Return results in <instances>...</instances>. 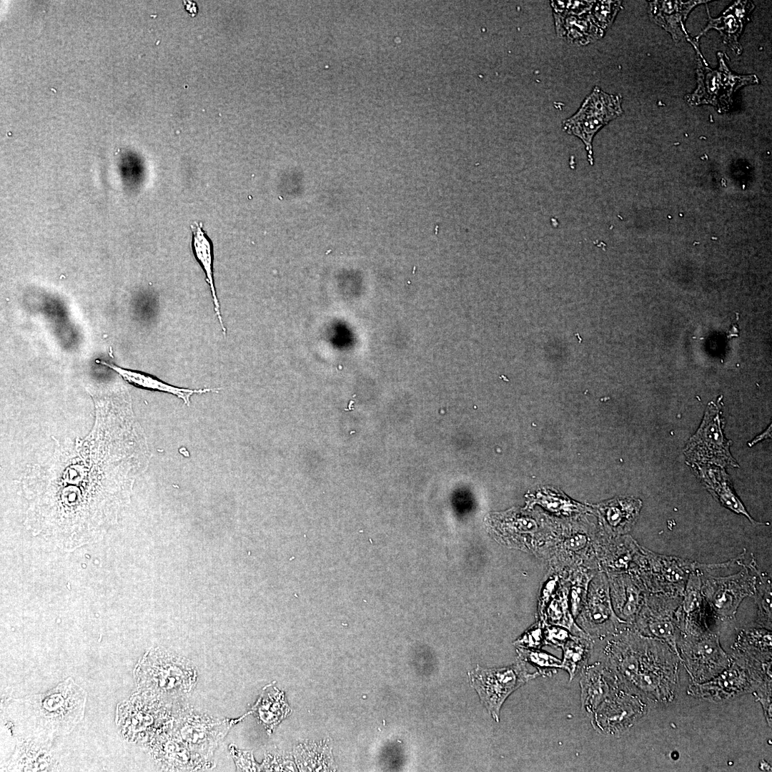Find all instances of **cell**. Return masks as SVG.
<instances>
[{
    "mask_svg": "<svg viewBox=\"0 0 772 772\" xmlns=\"http://www.w3.org/2000/svg\"><path fill=\"white\" fill-rule=\"evenodd\" d=\"M95 420L84 438L66 439L33 466L23 489L33 535L72 551L102 540L129 501L149 450L124 397H94Z\"/></svg>",
    "mask_w": 772,
    "mask_h": 772,
    "instance_id": "obj_1",
    "label": "cell"
},
{
    "mask_svg": "<svg viewBox=\"0 0 772 772\" xmlns=\"http://www.w3.org/2000/svg\"><path fill=\"white\" fill-rule=\"evenodd\" d=\"M86 698V692L69 677L45 693L9 698L3 710L16 735L60 741L82 721Z\"/></svg>",
    "mask_w": 772,
    "mask_h": 772,
    "instance_id": "obj_2",
    "label": "cell"
},
{
    "mask_svg": "<svg viewBox=\"0 0 772 772\" xmlns=\"http://www.w3.org/2000/svg\"><path fill=\"white\" fill-rule=\"evenodd\" d=\"M686 39L691 43L696 52L697 83L696 89L685 96L691 105H711L719 113L727 112L733 104V94L741 87L758 84L755 74L741 75L733 72L726 64L723 53L717 52L718 66L711 69L706 61L700 49L698 42L688 36Z\"/></svg>",
    "mask_w": 772,
    "mask_h": 772,
    "instance_id": "obj_3",
    "label": "cell"
},
{
    "mask_svg": "<svg viewBox=\"0 0 772 772\" xmlns=\"http://www.w3.org/2000/svg\"><path fill=\"white\" fill-rule=\"evenodd\" d=\"M134 676L139 688L166 696L188 692L195 681L187 662L158 648L145 654Z\"/></svg>",
    "mask_w": 772,
    "mask_h": 772,
    "instance_id": "obj_4",
    "label": "cell"
},
{
    "mask_svg": "<svg viewBox=\"0 0 772 772\" xmlns=\"http://www.w3.org/2000/svg\"><path fill=\"white\" fill-rule=\"evenodd\" d=\"M696 563L703 597L718 615L723 618L733 617L743 598L754 596L758 571L753 560L743 564L738 572L722 576L701 570Z\"/></svg>",
    "mask_w": 772,
    "mask_h": 772,
    "instance_id": "obj_5",
    "label": "cell"
},
{
    "mask_svg": "<svg viewBox=\"0 0 772 772\" xmlns=\"http://www.w3.org/2000/svg\"><path fill=\"white\" fill-rule=\"evenodd\" d=\"M622 97L610 94L598 86L586 96L575 114L563 122V129L580 139L585 147L588 160L593 165V141L604 126L623 113Z\"/></svg>",
    "mask_w": 772,
    "mask_h": 772,
    "instance_id": "obj_6",
    "label": "cell"
},
{
    "mask_svg": "<svg viewBox=\"0 0 772 772\" xmlns=\"http://www.w3.org/2000/svg\"><path fill=\"white\" fill-rule=\"evenodd\" d=\"M469 675L480 701L496 722L500 721V710L506 698L529 681L540 676L537 672L530 673L527 663L521 660L503 668L477 666Z\"/></svg>",
    "mask_w": 772,
    "mask_h": 772,
    "instance_id": "obj_7",
    "label": "cell"
},
{
    "mask_svg": "<svg viewBox=\"0 0 772 772\" xmlns=\"http://www.w3.org/2000/svg\"><path fill=\"white\" fill-rule=\"evenodd\" d=\"M723 418L718 405L711 402L703 421L685 449L688 458L697 463L719 466H738L729 450V442L723 432Z\"/></svg>",
    "mask_w": 772,
    "mask_h": 772,
    "instance_id": "obj_8",
    "label": "cell"
},
{
    "mask_svg": "<svg viewBox=\"0 0 772 772\" xmlns=\"http://www.w3.org/2000/svg\"><path fill=\"white\" fill-rule=\"evenodd\" d=\"M633 690L620 681L591 716L593 728L613 735L631 726L643 714V705Z\"/></svg>",
    "mask_w": 772,
    "mask_h": 772,
    "instance_id": "obj_9",
    "label": "cell"
},
{
    "mask_svg": "<svg viewBox=\"0 0 772 772\" xmlns=\"http://www.w3.org/2000/svg\"><path fill=\"white\" fill-rule=\"evenodd\" d=\"M641 565L645 585L652 593L683 596L695 562L646 550Z\"/></svg>",
    "mask_w": 772,
    "mask_h": 772,
    "instance_id": "obj_10",
    "label": "cell"
},
{
    "mask_svg": "<svg viewBox=\"0 0 772 772\" xmlns=\"http://www.w3.org/2000/svg\"><path fill=\"white\" fill-rule=\"evenodd\" d=\"M682 596L652 593L641 607L636 618L640 629L675 645L676 621Z\"/></svg>",
    "mask_w": 772,
    "mask_h": 772,
    "instance_id": "obj_11",
    "label": "cell"
},
{
    "mask_svg": "<svg viewBox=\"0 0 772 772\" xmlns=\"http://www.w3.org/2000/svg\"><path fill=\"white\" fill-rule=\"evenodd\" d=\"M59 741L16 735L6 771H54L59 765Z\"/></svg>",
    "mask_w": 772,
    "mask_h": 772,
    "instance_id": "obj_12",
    "label": "cell"
},
{
    "mask_svg": "<svg viewBox=\"0 0 772 772\" xmlns=\"http://www.w3.org/2000/svg\"><path fill=\"white\" fill-rule=\"evenodd\" d=\"M580 673L581 708L590 718L599 705L619 684L620 680L600 660L587 664Z\"/></svg>",
    "mask_w": 772,
    "mask_h": 772,
    "instance_id": "obj_13",
    "label": "cell"
},
{
    "mask_svg": "<svg viewBox=\"0 0 772 772\" xmlns=\"http://www.w3.org/2000/svg\"><path fill=\"white\" fill-rule=\"evenodd\" d=\"M755 5L750 1H737L728 6L717 18L711 17L706 6L708 22L705 29L697 36L698 39L711 29L717 30L723 41L737 55L742 53V46L738 39L745 25L750 21Z\"/></svg>",
    "mask_w": 772,
    "mask_h": 772,
    "instance_id": "obj_14",
    "label": "cell"
},
{
    "mask_svg": "<svg viewBox=\"0 0 772 772\" xmlns=\"http://www.w3.org/2000/svg\"><path fill=\"white\" fill-rule=\"evenodd\" d=\"M707 1H653L649 2L648 14L652 21L663 27L675 41L689 35L685 21L690 11L698 4Z\"/></svg>",
    "mask_w": 772,
    "mask_h": 772,
    "instance_id": "obj_15",
    "label": "cell"
},
{
    "mask_svg": "<svg viewBox=\"0 0 772 772\" xmlns=\"http://www.w3.org/2000/svg\"><path fill=\"white\" fill-rule=\"evenodd\" d=\"M553 14L557 35L569 43L584 46L600 39L604 35V31L595 24L590 12L583 14Z\"/></svg>",
    "mask_w": 772,
    "mask_h": 772,
    "instance_id": "obj_16",
    "label": "cell"
},
{
    "mask_svg": "<svg viewBox=\"0 0 772 772\" xmlns=\"http://www.w3.org/2000/svg\"><path fill=\"white\" fill-rule=\"evenodd\" d=\"M580 622L593 635L613 633L620 621L614 613L606 590L599 598L591 599L580 615Z\"/></svg>",
    "mask_w": 772,
    "mask_h": 772,
    "instance_id": "obj_17",
    "label": "cell"
},
{
    "mask_svg": "<svg viewBox=\"0 0 772 772\" xmlns=\"http://www.w3.org/2000/svg\"><path fill=\"white\" fill-rule=\"evenodd\" d=\"M99 362L110 369H112L129 383L148 390L170 393L182 399L184 404L188 406L190 404L189 398L192 395L203 394L209 392H217V390H219V388L217 390L213 388L192 390L179 387L142 372L122 368L114 364H111L102 360H100Z\"/></svg>",
    "mask_w": 772,
    "mask_h": 772,
    "instance_id": "obj_18",
    "label": "cell"
},
{
    "mask_svg": "<svg viewBox=\"0 0 772 772\" xmlns=\"http://www.w3.org/2000/svg\"><path fill=\"white\" fill-rule=\"evenodd\" d=\"M191 228L192 231V248L194 257L205 273L206 281L209 286L213 300L214 312L221 325L223 334L226 336L227 330L222 321L220 305L214 282L213 250L212 242L203 230L202 224L201 222H195L191 226Z\"/></svg>",
    "mask_w": 772,
    "mask_h": 772,
    "instance_id": "obj_19",
    "label": "cell"
},
{
    "mask_svg": "<svg viewBox=\"0 0 772 772\" xmlns=\"http://www.w3.org/2000/svg\"><path fill=\"white\" fill-rule=\"evenodd\" d=\"M701 478L709 491L723 505L732 511L746 516L753 524L757 523L748 513L744 505L734 493L728 477L723 470L716 468H700Z\"/></svg>",
    "mask_w": 772,
    "mask_h": 772,
    "instance_id": "obj_20",
    "label": "cell"
},
{
    "mask_svg": "<svg viewBox=\"0 0 772 772\" xmlns=\"http://www.w3.org/2000/svg\"><path fill=\"white\" fill-rule=\"evenodd\" d=\"M641 502L631 498H616L602 508L603 518L608 528L615 534L630 530L635 522Z\"/></svg>",
    "mask_w": 772,
    "mask_h": 772,
    "instance_id": "obj_21",
    "label": "cell"
},
{
    "mask_svg": "<svg viewBox=\"0 0 772 772\" xmlns=\"http://www.w3.org/2000/svg\"><path fill=\"white\" fill-rule=\"evenodd\" d=\"M613 589L614 607L619 617L624 621L632 622L643 605V594L639 586L629 577L617 578Z\"/></svg>",
    "mask_w": 772,
    "mask_h": 772,
    "instance_id": "obj_22",
    "label": "cell"
},
{
    "mask_svg": "<svg viewBox=\"0 0 772 772\" xmlns=\"http://www.w3.org/2000/svg\"><path fill=\"white\" fill-rule=\"evenodd\" d=\"M562 648V668L567 671L571 681L588 664L593 644L588 636L571 635Z\"/></svg>",
    "mask_w": 772,
    "mask_h": 772,
    "instance_id": "obj_23",
    "label": "cell"
},
{
    "mask_svg": "<svg viewBox=\"0 0 772 772\" xmlns=\"http://www.w3.org/2000/svg\"><path fill=\"white\" fill-rule=\"evenodd\" d=\"M518 653L521 660L536 668L540 676L551 677L562 668L560 659L540 649L519 648Z\"/></svg>",
    "mask_w": 772,
    "mask_h": 772,
    "instance_id": "obj_24",
    "label": "cell"
},
{
    "mask_svg": "<svg viewBox=\"0 0 772 772\" xmlns=\"http://www.w3.org/2000/svg\"><path fill=\"white\" fill-rule=\"evenodd\" d=\"M620 1H594L590 14L595 24L605 31L621 9Z\"/></svg>",
    "mask_w": 772,
    "mask_h": 772,
    "instance_id": "obj_25",
    "label": "cell"
},
{
    "mask_svg": "<svg viewBox=\"0 0 772 772\" xmlns=\"http://www.w3.org/2000/svg\"><path fill=\"white\" fill-rule=\"evenodd\" d=\"M756 590L754 595L758 608L759 617L771 623V582L770 578L758 573Z\"/></svg>",
    "mask_w": 772,
    "mask_h": 772,
    "instance_id": "obj_26",
    "label": "cell"
},
{
    "mask_svg": "<svg viewBox=\"0 0 772 772\" xmlns=\"http://www.w3.org/2000/svg\"><path fill=\"white\" fill-rule=\"evenodd\" d=\"M544 627L540 621L533 625L516 641L517 645L528 649H540L545 645Z\"/></svg>",
    "mask_w": 772,
    "mask_h": 772,
    "instance_id": "obj_27",
    "label": "cell"
},
{
    "mask_svg": "<svg viewBox=\"0 0 772 772\" xmlns=\"http://www.w3.org/2000/svg\"><path fill=\"white\" fill-rule=\"evenodd\" d=\"M594 1H552L553 13L558 14H583L589 13Z\"/></svg>",
    "mask_w": 772,
    "mask_h": 772,
    "instance_id": "obj_28",
    "label": "cell"
},
{
    "mask_svg": "<svg viewBox=\"0 0 772 772\" xmlns=\"http://www.w3.org/2000/svg\"><path fill=\"white\" fill-rule=\"evenodd\" d=\"M566 628L558 625L544 627L545 643L557 648H563L572 635Z\"/></svg>",
    "mask_w": 772,
    "mask_h": 772,
    "instance_id": "obj_29",
    "label": "cell"
},
{
    "mask_svg": "<svg viewBox=\"0 0 772 772\" xmlns=\"http://www.w3.org/2000/svg\"><path fill=\"white\" fill-rule=\"evenodd\" d=\"M586 539L582 535H577L571 538L567 543V546L571 549L581 548L585 545Z\"/></svg>",
    "mask_w": 772,
    "mask_h": 772,
    "instance_id": "obj_30",
    "label": "cell"
},
{
    "mask_svg": "<svg viewBox=\"0 0 772 772\" xmlns=\"http://www.w3.org/2000/svg\"><path fill=\"white\" fill-rule=\"evenodd\" d=\"M183 5L185 10L191 16H194L197 14L198 11V8L197 4L194 1H183Z\"/></svg>",
    "mask_w": 772,
    "mask_h": 772,
    "instance_id": "obj_31",
    "label": "cell"
},
{
    "mask_svg": "<svg viewBox=\"0 0 772 772\" xmlns=\"http://www.w3.org/2000/svg\"><path fill=\"white\" fill-rule=\"evenodd\" d=\"M771 426H770V428H768V429H767V430H766L765 431V432H764V433H762V434H761L760 435L757 436V437H756V438H755V439H754V440H753V442H751V445H753V444H755V443H756L757 442H758V441L761 440L762 439H766V438H768V437H771Z\"/></svg>",
    "mask_w": 772,
    "mask_h": 772,
    "instance_id": "obj_32",
    "label": "cell"
}]
</instances>
